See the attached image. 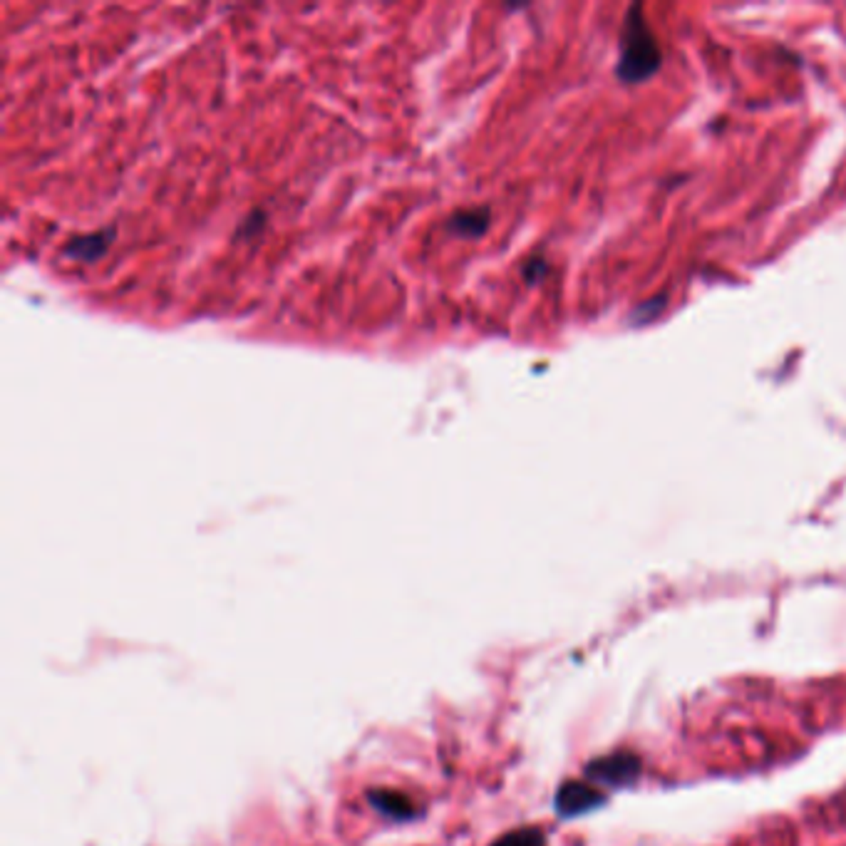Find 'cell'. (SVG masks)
I'll list each match as a JSON object with an SVG mask.
<instances>
[{
    "mask_svg": "<svg viewBox=\"0 0 846 846\" xmlns=\"http://www.w3.org/2000/svg\"><path fill=\"white\" fill-rule=\"evenodd\" d=\"M455 228L459 234H469V236H476V234H482L489 224V211L486 209H469V211H459L455 214Z\"/></svg>",
    "mask_w": 846,
    "mask_h": 846,
    "instance_id": "3",
    "label": "cell"
},
{
    "mask_svg": "<svg viewBox=\"0 0 846 846\" xmlns=\"http://www.w3.org/2000/svg\"><path fill=\"white\" fill-rule=\"evenodd\" d=\"M495 846H543L542 834L534 832V829H522V832H512L505 839L495 841Z\"/></svg>",
    "mask_w": 846,
    "mask_h": 846,
    "instance_id": "4",
    "label": "cell"
},
{
    "mask_svg": "<svg viewBox=\"0 0 846 846\" xmlns=\"http://www.w3.org/2000/svg\"><path fill=\"white\" fill-rule=\"evenodd\" d=\"M372 804L375 809H380L385 812L388 817L392 819H409L415 817V807H412V802H409L405 794H398V792H372L370 794Z\"/></svg>",
    "mask_w": 846,
    "mask_h": 846,
    "instance_id": "2",
    "label": "cell"
},
{
    "mask_svg": "<svg viewBox=\"0 0 846 846\" xmlns=\"http://www.w3.org/2000/svg\"><path fill=\"white\" fill-rule=\"evenodd\" d=\"M658 48L653 38L648 35L643 20L628 23L626 40H623V53H620V77H626L630 82H636L640 77L650 75L658 67Z\"/></svg>",
    "mask_w": 846,
    "mask_h": 846,
    "instance_id": "1",
    "label": "cell"
}]
</instances>
